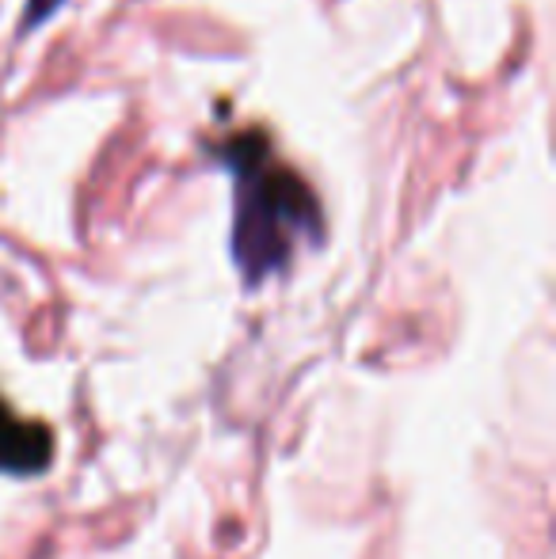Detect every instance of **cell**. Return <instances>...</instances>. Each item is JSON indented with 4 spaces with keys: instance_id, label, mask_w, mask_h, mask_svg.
I'll return each instance as SVG.
<instances>
[{
    "instance_id": "cell-2",
    "label": "cell",
    "mask_w": 556,
    "mask_h": 559,
    "mask_svg": "<svg viewBox=\"0 0 556 559\" xmlns=\"http://www.w3.org/2000/svg\"><path fill=\"white\" fill-rule=\"evenodd\" d=\"M54 435L46 423H27L0 400V472L35 476L50 464Z\"/></svg>"
},
{
    "instance_id": "cell-1",
    "label": "cell",
    "mask_w": 556,
    "mask_h": 559,
    "mask_svg": "<svg viewBox=\"0 0 556 559\" xmlns=\"http://www.w3.org/2000/svg\"><path fill=\"white\" fill-rule=\"evenodd\" d=\"M229 164L237 168V233L233 255L248 286L282 271L297 240L320 236V206L312 191L271 156L260 133H245L229 145Z\"/></svg>"
}]
</instances>
